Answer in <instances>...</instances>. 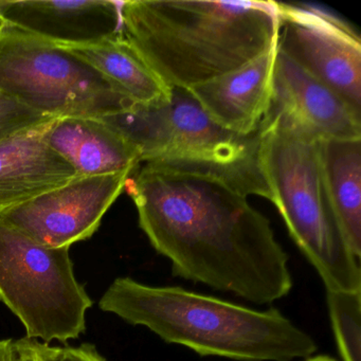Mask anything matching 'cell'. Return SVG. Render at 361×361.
Wrapping results in <instances>:
<instances>
[{
	"instance_id": "1",
	"label": "cell",
	"mask_w": 361,
	"mask_h": 361,
	"mask_svg": "<svg viewBox=\"0 0 361 361\" xmlns=\"http://www.w3.org/2000/svg\"><path fill=\"white\" fill-rule=\"evenodd\" d=\"M124 191L139 226L173 274L257 304L288 295V257L249 195L271 202L257 159L225 164L152 160L130 173Z\"/></svg>"
},
{
	"instance_id": "2",
	"label": "cell",
	"mask_w": 361,
	"mask_h": 361,
	"mask_svg": "<svg viewBox=\"0 0 361 361\" xmlns=\"http://www.w3.org/2000/svg\"><path fill=\"white\" fill-rule=\"evenodd\" d=\"M122 33L158 77L189 90L278 46V3L121 1Z\"/></svg>"
},
{
	"instance_id": "3",
	"label": "cell",
	"mask_w": 361,
	"mask_h": 361,
	"mask_svg": "<svg viewBox=\"0 0 361 361\" xmlns=\"http://www.w3.org/2000/svg\"><path fill=\"white\" fill-rule=\"evenodd\" d=\"M99 306L202 356L291 361L317 350L314 340L279 310L259 312L179 287L147 286L128 276L111 283Z\"/></svg>"
},
{
	"instance_id": "4",
	"label": "cell",
	"mask_w": 361,
	"mask_h": 361,
	"mask_svg": "<svg viewBox=\"0 0 361 361\" xmlns=\"http://www.w3.org/2000/svg\"><path fill=\"white\" fill-rule=\"evenodd\" d=\"M257 162L271 202L326 290L360 291L358 259L348 248L323 183L318 141L274 116L259 128Z\"/></svg>"
},
{
	"instance_id": "5",
	"label": "cell",
	"mask_w": 361,
	"mask_h": 361,
	"mask_svg": "<svg viewBox=\"0 0 361 361\" xmlns=\"http://www.w3.org/2000/svg\"><path fill=\"white\" fill-rule=\"evenodd\" d=\"M0 94L56 119L102 118L134 105L68 50L1 22Z\"/></svg>"
},
{
	"instance_id": "6",
	"label": "cell",
	"mask_w": 361,
	"mask_h": 361,
	"mask_svg": "<svg viewBox=\"0 0 361 361\" xmlns=\"http://www.w3.org/2000/svg\"><path fill=\"white\" fill-rule=\"evenodd\" d=\"M69 249L42 246L0 223V301L29 339L66 343L86 331L92 300L75 279Z\"/></svg>"
},
{
	"instance_id": "7",
	"label": "cell",
	"mask_w": 361,
	"mask_h": 361,
	"mask_svg": "<svg viewBox=\"0 0 361 361\" xmlns=\"http://www.w3.org/2000/svg\"><path fill=\"white\" fill-rule=\"evenodd\" d=\"M99 119L139 149L141 164L185 159L229 166L257 157L259 132L243 137L224 130L181 88H173L166 104L133 105Z\"/></svg>"
},
{
	"instance_id": "8",
	"label": "cell",
	"mask_w": 361,
	"mask_h": 361,
	"mask_svg": "<svg viewBox=\"0 0 361 361\" xmlns=\"http://www.w3.org/2000/svg\"><path fill=\"white\" fill-rule=\"evenodd\" d=\"M278 48L361 113V41L345 20L310 4L278 3Z\"/></svg>"
},
{
	"instance_id": "9",
	"label": "cell",
	"mask_w": 361,
	"mask_h": 361,
	"mask_svg": "<svg viewBox=\"0 0 361 361\" xmlns=\"http://www.w3.org/2000/svg\"><path fill=\"white\" fill-rule=\"evenodd\" d=\"M132 172L75 177L20 206L0 212V223L47 248H65L92 238L124 191Z\"/></svg>"
},
{
	"instance_id": "10",
	"label": "cell",
	"mask_w": 361,
	"mask_h": 361,
	"mask_svg": "<svg viewBox=\"0 0 361 361\" xmlns=\"http://www.w3.org/2000/svg\"><path fill=\"white\" fill-rule=\"evenodd\" d=\"M267 116L317 141L361 139V113L279 48Z\"/></svg>"
},
{
	"instance_id": "11",
	"label": "cell",
	"mask_w": 361,
	"mask_h": 361,
	"mask_svg": "<svg viewBox=\"0 0 361 361\" xmlns=\"http://www.w3.org/2000/svg\"><path fill=\"white\" fill-rule=\"evenodd\" d=\"M121 1L0 0V22L61 47L98 43L122 31Z\"/></svg>"
},
{
	"instance_id": "12",
	"label": "cell",
	"mask_w": 361,
	"mask_h": 361,
	"mask_svg": "<svg viewBox=\"0 0 361 361\" xmlns=\"http://www.w3.org/2000/svg\"><path fill=\"white\" fill-rule=\"evenodd\" d=\"M278 46L243 66L187 90L224 130L248 137L259 132L271 104Z\"/></svg>"
},
{
	"instance_id": "13",
	"label": "cell",
	"mask_w": 361,
	"mask_h": 361,
	"mask_svg": "<svg viewBox=\"0 0 361 361\" xmlns=\"http://www.w3.org/2000/svg\"><path fill=\"white\" fill-rule=\"evenodd\" d=\"M48 123L0 142V212L20 206L78 177L71 164L44 139Z\"/></svg>"
},
{
	"instance_id": "14",
	"label": "cell",
	"mask_w": 361,
	"mask_h": 361,
	"mask_svg": "<svg viewBox=\"0 0 361 361\" xmlns=\"http://www.w3.org/2000/svg\"><path fill=\"white\" fill-rule=\"evenodd\" d=\"M44 139L78 177L134 172L139 149L99 118H58L46 126Z\"/></svg>"
},
{
	"instance_id": "15",
	"label": "cell",
	"mask_w": 361,
	"mask_h": 361,
	"mask_svg": "<svg viewBox=\"0 0 361 361\" xmlns=\"http://www.w3.org/2000/svg\"><path fill=\"white\" fill-rule=\"evenodd\" d=\"M63 48L96 69L134 105L155 106L172 98V88L158 77L122 31L98 43Z\"/></svg>"
},
{
	"instance_id": "16",
	"label": "cell",
	"mask_w": 361,
	"mask_h": 361,
	"mask_svg": "<svg viewBox=\"0 0 361 361\" xmlns=\"http://www.w3.org/2000/svg\"><path fill=\"white\" fill-rule=\"evenodd\" d=\"M323 183L344 240L361 255V139L318 141Z\"/></svg>"
},
{
	"instance_id": "17",
	"label": "cell",
	"mask_w": 361,
	"mask_h": 361,
	"mask_svg": "<svg viewBox=\"0 0 361 361\" xmlns=\"http://www.w3.org/2000/svg\"><path fill=\"white\" fill-rule=\"evenodd\" d=\"M331 327L343 361H361V290H326Z\"/></svg>"
},
{
	"instance_id": "18",
	"label": "cell",
	"mask_w": 361,
	"mask_h": 361,
	"mask_svg": "<svg viewBox=\"0 0 361 361\" xmlns=\"http://www.w3.org/2000/svg\"><path fill=\"white\" fill-rule=\"evenodd\" d=\"M56 118L42 115L18 101L0 94V142L24 130L37 128Z\"/></svg>"
},
{
	"instance_id": "19",
	"label": "cell",
	"mask_w": 361,
	"mask_h": 361,
	"mask_svg": "<svg viewBox=\"0 0 361 361\" xmlns=\"http://www.w3.org/2000/svg\"><path fill=\"white\" fill-rule=\"evenodd\" d=\"M43 361H106L94 344L84 343L80 346H50L42 343Z\"/></svg>"
},
{
	"instance_id": "20",
	"label": "cell",
	"mask_w": 361,
	"mask_h": 361,
	"mask_svg": "<svg viewBox=\"0 0 361 361\" xmlns=\"http://www.w3.org/2000/svg\"><path fill=\"white\" fill-rule=\"evenodd\" d=\"M0 361H43L37 339H0Z\"/></svg>"
},
{
	"instance_id": "21",
	"label": "cell",
	"mask_w": 361,
	"mask_h": 361,
	"mask_svg": "<svg viewBox=\"0 0 361 361\" xmlns=\"http://www.w3.org/2000/svg\"><path fill=\"white\" fill-rule=\"evenodd\" d=\"M306 361H336L335 359L331 358V357L329 356H324V355H322V356H317L314 357V358H310L307 359Z\"/></svg>"
}]
</instances>
